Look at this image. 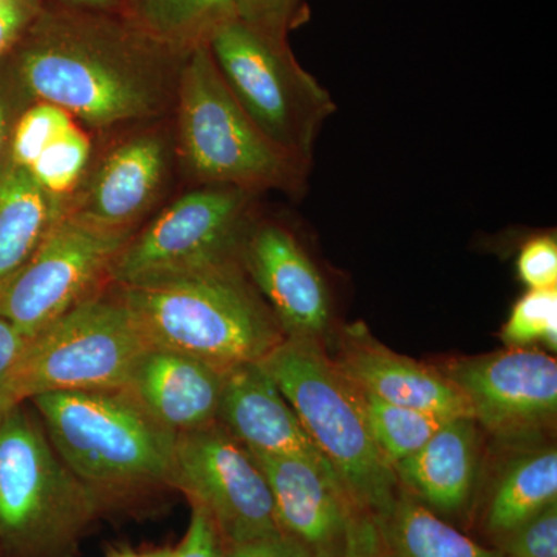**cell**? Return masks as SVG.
I'll return each instance as SVG.
<instances>
[{
  "label": "cell",
  "instance_id": "cell-1",
  "mask_svg": "<svg viewBox=\"0 0 557 557\" xmlns=\"http://www.w3.org/2000/svg\"><path fill=\"white\" fill-rule=\"evenodd\" d=\"M188 53L157 38L134 14L46 0L0 64L22 98L50 102L86 126L109 129L174 110Z\"/></svg>",
  "mask_w": 557,
  "mask_h": 557
},
{
  "label": "cell",
  "instance_id": "cell-2",
  "mask_svg": "<svg viewBox=\"0 0 557 557\" xmlns=\"http://www.w3.org/2000/svg\"><path fill=\"white\" fill-rule=\"evenodd\" d=\"M58 456L102 515L172 487L175 435L119 392H51L30 399Z\"/></svg>",
  "mask_w": 557,
  "mask_h": 557
},
{
  "label": "cell",
  "instance_id": "cell-3",
  "mask_svg": "<svg viewBox=\"0 0 557 557\" xmlns=\"http://www.w3.org/2000/svg\"><path fill=\"white\" fill-rule=\"evenodd\" d=\"M149 346L230 370L262 361L285 335L239 262L139 287H115Z\"/></svg>",
  "mask_w": 557,
  "mask_h": 557
},
{
  "label": "cell",
  "instance_id": "cell-4",
  "mask_svg": "<svg viewBox=\"0 0 557 557\" xmlns=\"http://www.w3.org/2000/svg\"><path fill=\"white\" fill-rule=\"evenodd\" d=\"M324 346L322 341L285 338L259 364L281 388L348 496L379 528L397 500L398 479L370 435L359 388Z\"/></svg>",
  "mask_w": 557,
  "mask_h": 557
},
{
  "label": "cell",
  "instance_id": "cell-5",
  "mask_svg": "<svg viewBox=\"0 0 557 557\" xmlns=\"http://www.w3.org/2000/svg\"><path fill=\"white\" fill-rule=\"evenodd\" d=\"M100 502L58 456L27 401L0 420V557H79Z\"/></svg>",
  "mask_w": 557,
  "mask_h": 557
},
{
  "label": "cell",
  "instance_id": "cell-6",
  "mask_svg": "<svg viewBox=\"0 0 557 557\" xmlns=\"http://www.w3.org/2000/svg\"><path fill=\"white\" fill-rule=\"evenodd\" d=\"M178 149L200 186H234L300 196L310 168L277 148L252 123L220 75L208 44L190 50L180 73Z\"/></svg>",
  "mask_w": 557,
  "mask_h": 557
},
{
  "label": "cell",
  "instance_id": "cell-7",
  "mask_svg": "<svg viewBox=\"0 0 557 557\" xmlns=\"http://www.w3.org/2000/svg\"><path fill=\"white\" fill-rule=\"evenodd\" d=\"M149 347L119 289L95 293L28 341L11 394L21 405L51 392L123 391Z\"/></svg>",
  "mask_w": 557,
  "mask_h": 557
},
{
  "label": "cell",
  "instance_id": "cell-8",
  "mask_svg": "<svg viewBox=\"0 0 557 557\" xmlns=\"http://www.w3.org/2000/svg\"><path fill=\"white\" fill-rule=\"evenodd\" d=\"M208 46L252 123L277 148L310 168L319 131L336 106L299 64L289 44L267 38L236 17L220 27Z\"/></svg>",
  "mask_w": 557,
  "mask_h": 557
},
{
  "label": "cell",
  "instance_id": "cell-9",
  "mask_svg": "<svg viewBox=\"0 0 557 557\" xmlns=\"http://www.w3.org/2000/svg\"><path fill=\"white\" fill-rule=\"evenodd\" d=\"M258 194L199 186L134 234L110 269L112 287H139L239 262Z\"/></svg>",
  "mask_w": 557,
  "mask_h": 557
},
{
  "label": "cell",
  "instance_id": "cell-10",
  "mask_svg": "<svg viewBox=\"0 0 557 557\" xmlns=\"http://www.w3.org/2000/svg\"><path fill=\"white\" fill-rule=\"evenodd\" d=\"M132 231L100 228L65 211L24 269L0 293V318L28 338L109 284Z\"/></svg>",
  "mask_w": 557,
  "mask_h": 557
},
{
  "label": "cell",
  "instance_id": "cell-11",
  "mask_svg": "<svg viewBox=\"0 0 557 557\" xmlns=\"http://www.w3.org/2000/svg\"><path fill=\"white\" fill-rule=\"evenodd\" d=\"M172 487L207 512L223 545L281 533L265 474L219 421L175 435Z\"/></svg>",
  "mask_w": 557,
  "mask_h": 557
},
{
  "label": "cell",
  "instance_id": "cell-12",
  "mask_svg": "<svg viewBox=\"0 0 557 557\" xmlns=\"http://www.w3.org/2000/svg\"><path fill=\"white\" fill-rule=\"evenodd\" d=\"M251 454L269 482L278 530L307 556L380 557L379 528L325 458Z\"/></svg>",
  "mask_w": 557,
  "mask_h": 557
},
{
  "label": "cell",
  "instance_id": "cell-13",
  "mask_svg": "<svg viewBox=\"0 0 557 557\" xmlns=\"http://www.w3.org/2000/svg\"><path fill=\"white\" fill-rule=\"evenodd\" d=\"M463 392L472 418L505 443L536 442L555 428L557 361L533 348L457 359L445 370Z\"/></svg>",
  "mask_w": 557,
  "mask_h": 557
},
{
  "label": "cell",
  "instance_id": "cell-14",
  "mask_svg": "<svg viewBox=\"0 0 557 557\" xmlns=\"http://www.w3.org/2000/svg\"><path fill=\"white\" fill-rule=\"evenodd\" d=\"M242 265L285 338L329 339L333 327L329 284L292 228L276 220H252L242 248Z\"/></svg>",
  "mask_w": 557,
  "mask_h": 557
},
{
  "label": "cell",
  "instance_id": "cell-15",
  "mask_svg": "<svg viewBox=\"0 0 557 557\" xmlns=\"http://www.w3.org/2000/svg\"><path fill=\"white\" fill-rule=\"evenodd\" d=\"M336 339L333 359L359 391L443 418H472L467 397L445 372L391 350L362 322L346 325Z\"/></svg>",
  "mask_w": 557,
  "mask_h": 557
},
{
  "label": "cell",
  "instance_id": "cell-16",
  "mask_svg": "<svg viewBox=\"0 0 557 557\" xmlns=\"http://www.w3.org/2000/svg\"><path fill=\"white\" fill-rule=\"evenodd\" d=\"M226 372L189 355L150 346L123 392L160 426L178 435L218 423Z\"/></svg>",
  "mask_w": 557,
  "mask_h": 557
},
{
  "label": "cell",
  "instance_id": "cell-17",
  "mask_svg": "<svg viewBox=\"0 0 557 557\" xmlns=\"http://www.w3.org/2000/svg\"><path fill=\"white\" fill-rule=\"evenodd\" d=\"M170 164V145L160 132H146L110 150L83 197L65 211L110 231H132L159 199Z\"/></svg>",
  "mask_w": 557,
  "mask_h": 557
},
{
  "label": "cell",
  "instance_id": "cell-18",
  "mask_svg": "<svg viewBox=\"0 0 557 557\" xmlns=\"http://www.w3.org/2000/svg\"><path fill=\"white\" fill-rule=\"evenodd\" d=\"M219 423L251 453L324 458L259 362H247L226 372Z\"/></svg>",
  "mask_w": 557,
  "mask_h": 557
},
{
  "label": "cell",
  "instance_id": "cell-19",
  "mask_svg": "<svg viewBox=\"0 0 557 557\" xmlns=\"http://www.w3.org/2000/svg\"><path fill=\"white\" fill-rule=\"evenodd\" d=\"M479 424L474 418H450L416 454L395 465L399 487L434 511H467L478 487Z\"/></svg>",
  "mask_w": 557,
  "mask_h": 557
},
{
  "label": "cell",
  "instance_id": "cell-20",
  "mask_svg": "<svg viewBox=\"0 0 557 557\" xmlns=\"http://www.w3.org/2000/svg\"><path fill=\"white\" fill-rule=\"evenodd\" d=\"M64 214L28 170L0 163V293L13 281Z\"/></svg>",
  "mask_w": 557,
  "mask_h": 557
},
{
  "label": "cell",
  "instance_id": "cell-21",
  "mask_svg": "<svg viewBox=\"0 0 557 557\" xmlns=\"http://www.w3.org/2000/svg\"><path fill=\"white\" fill-rule=\"evenodd\" d=\"M557 502L556 446H536L509 458L494 479L483 527L496 544Z\"/></svg>",
  "mask_w": 557,
  "mask_h": 557
},
{
  "label": "cell",
  "instance_id": "cell-22",
  "mask_svg": "<svg viewBox=\"0 0 557 557\" xmlns=\"http://www.w3.org/2000/svg\"><path fill=\"white\" fill-rule=\"evenodd\" d=\"M379 534L380 557H505L465 536L401 487Z\"/></svg>",
  "mask_w": 557,
  "mask_h": 557
},
{
  "label": "cell",
  "instance_id": "cell-23",
  "mask_svg": "<svg viewBox=\"0 0 557 557\" xmlns=\"http://www.w3.org/2000/svg\"><path fill=\"white\" fill-rule=\"evenodd\" d=\"M135 17L157 38L190 51L236 20V7L234 0H138Z\"/></svg>",
  "mask_w": 557,
  "mask_h": 557
},
{
  "label": "cell",
  "instance_id": "cell-24",
  "mask_svg": "<svg viewBox=\"0 0 557 557\" xmlns=\"http://www.w3.org/2000/svg\"><path fill=\"white\" fill-rule=\"evenodd\" d=\"M359 394L370 435L392 469L423 448L443 423L450 420L424 410L392 405L362 391Z\"/></svg>",
  "mask_w": 557,
  "mask_h": 557
},
{
  "label": "cell",
  "instance_id": "cell-25",
  "mask_svg": "<svg viewBox=\"0 0 557 557\" xmlns=\"http://www.w3.org/2000/svg\"><path fill=\"white\" fill-rule=\"evenodd\" d=\"M91 152L90 139L75 123L42 150L28 172L61 211L65 199L78 188Z\"/></svg>",
  "mask_w": 557,
  "mask_h": 557
},
{
  "label": "cell",
  "instance_id": "cell-26",
  "mask_svg": "<svg viewBox=\"0 0 557 557\" xmlns=\"http://www.w3.org/2000/svg\"><path fill=\"white\" fill-rule=\"evenodd\" d=\"M75 123L65 110L46 101H33L16 116L5 159L28 170L42 150Z\"/></svg>",
  "mask_w": 557,
  "mask_h": 557
},
{
  "label": "cell",
  "instance_id": "cell-27",
  "mask_svg": "<svg viewBox=\"0 0 557 557\" xmlns=\"http://www.w3.org/2000/svg\"><path fill=\"white\" fill-rule=\"evenodd\" d=\"M500 339L508 348H527L542 343L557 350V288L527 289L512 306L502 327Z\"/></svg>",
  "mask_w": 557,
  "mask_h": 557
},
{
  "label": "cell",
  "instance_id": "cell-28",
  "mask_svg": "<svg viewBox=\"0 0 557 557\" xmlns=\"http://www.w3.org/2000/svg\"><path fill=\"white\" fill-rule=\"evenodd\" d=\"M236 17L252 30L288 42V35L309 21L306 0H234Z\"/></svg>",
  "mask_w": 557,
  "mask_h": 557
},
{
  "label": "cell",
  "instance_id": "cell-29",
  "mask_svg": "<svg viewBox=\"0 0 557 557\" xmlns=\"http://www.w3.org/2000/svg\"><path fill=\"white\" fill-rule=\"evenodd\" d=\"M505 557H557V502L502 539Z\"/></svg>",
  "mask_w": 557,
  "mask_h": 557
},
{
  "label": "cell",
  "instance_id": "cell-30",
  "mask_svg": "<svg viewBox=\"0 0 557 557\" xmlns=\"http://www.w3.org/2000/svg\"><path fill=\"white\" fill-rule=\"evenodd\" d=\"M518 276L528 289L557 288V240L555 234L531 237L518 256Z\"/></svg>",
  "mask_w": 557,
  "mask_h": 557
},
{
  "label": "cell",
  "instance_id": "cell-31",
  "mask_svg": "<svg viewBox=\"0 0 557 557\" xmlns=\"http://www.w3.org/2000/svg\"><path fill=\"white\" fill-rule=\"evenodd\" d=\"M28 341V336L21 333L7 319L0 318V420L16 406L11 394V375Z\"/></svg>",
  "mask_w": 557,
  "mask_h": 557
},
{
  "label": "cell",
  "instance_id": "cell-32",
  "mask_svg": "<svg viewBox=\"0 0 557 557\" xmlns=\"http://www.w3.org/2000/svg\"><path fill=\"white\" fill-rule=\"evenodd\" d=\"M190 509L188 530L174 547V557H223L222 539L207 512L196 507Z\"/></svg>",
  "mask_w": 557,
  "mask_h": 557
},
{
  "label": "cell",
  "instance_id": "cell-33",
  "mask_svg": "<svg viewBox=\"0 0 557 557\" xmlns=\"http://www.w3.org/2000/svg\"><path fill=\"white\" fill-rule=\"evenodd\" d=\"M46 0H0V58L30 27Z\"/></svg>",
  "mask_w": 557,
  "mask_h": 557
},
{
  "label": "cell",
  "instance_id": "cell-34",
  "mask_svg": "<svg viewBox=\"0 0 557 557\" xmlns=\"http://www.w3.org/2000/svg\"><path fill=\"white\" fill-rule=\"evenodd\" d=\"M223 557H309L293 544L288 537L278 533L274 536L256 539L244 544L223 545Z\"/></svg>",
  "mask_w": 557,
  "mask_h": 557
},
{
  "label": "cell",
  "instance_id": "cell-35",
  "mask_svg": "<svg viewBox=\"0 0 557 557\" xmlns=\"http://www.w3.org/2000/svg\"><path fill=\"white\" fill-rule=\"evenodd\" d=\"M21 97L20 91L14 87L13 81L9 78L2 64H0V163L5 157L9 148L11 129H13L14 110H16V98Z\"/></svg>",
  "mask_w": 557,
  "mask_h": 557
},
{
  "label": "cell",
  "instance_id": "cell-36",
  "mask_svg": "<svg viewBox=\"0 0 557 557\" xmlns=\"http://www.w3.org/2000/svg\"><path fill=\"white\" fill-rule=\"evenodd\" d=\"M69 9L102 11V13L134 14L124 0H47ZM135 16V14H134Z\"/></svg>",
  "mask_w": 557,
  "mask_h": 557
},
{
  "label": "cell",
  "instance_id": "cell-37",
  "mask_svg": "<svg viewBox=\"0 0 557 557\" xmlns=\"http://www.w3.org/2000/svg\"><path fill=\"white\" fill-rule=\"evenodd\" d=\"M108 557H174V547L145 549V552L131 547H115L109 549Z\"/></svg>",
  "mask_w": 557,
  "mask_h": 557
},
{
  "label": "cell",
  "instance_id": "cell-38",
  "mask_svg": "<svg viewBox=\"0 0 557 557\" xmlns=\"http://www.w3.org/2000/svg\"><path fill=\"white\" fill-rule=\"evenodd\" d=\"M124 2H126L127 5L131 7L132 11H134L135 14V7H137L138 0H124Z\"/></svg>",
  "mask_w": 557,
  "mask_h": 557
}]
</instances>
